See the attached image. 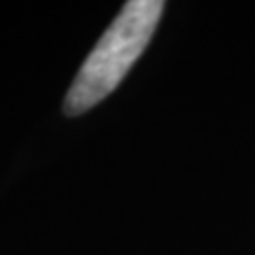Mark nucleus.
Segmentation results:
<instances>
[{"label": "nucleus", "mask_w": 255, "mask_h": 255, "mask_svg": "<svg viewBox=\"0 0 255 255\" xmlns=\"http://www.w3.org/2000/svg\"><path fill=\"white\" fill-rule=\"evenodd\" d=\"M162 13V0H130L124 4L122 13L79 68L64 98V111L68 115H81L113 94L147 49Z\"/></svg>", "instance_id": "obj_1"}]
</instances>
